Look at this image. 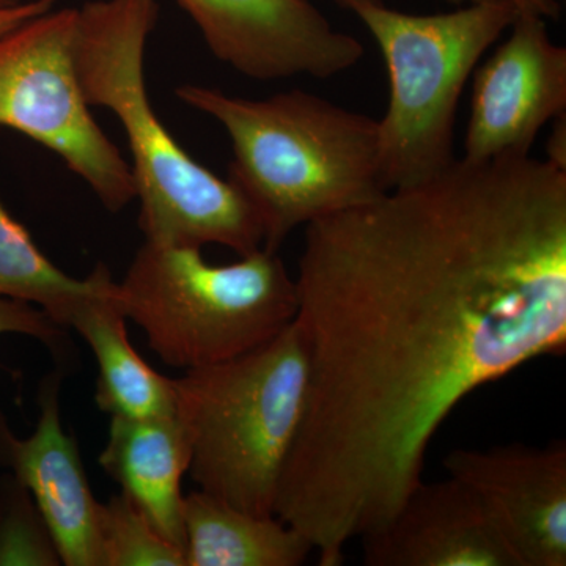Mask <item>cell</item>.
Segmentation results:
<instances>
[{"instance_id":"cell-16","label":"cell","mask_w":566,"mask_h":566,"mask_svg":"<svg viewBox=\"0 0 566 566\" xmlns=\"http://www.w3.org/2000/svg\"><path fill=\"white\" fill-rule=\"evenodd\" d=\"M117 285L104 264L85 279L63 273L0 202V296L36 305L62 326L71 307Z\"/></svg>"},{"instance_id":"cell-14","label":"cell","mask_w":566,"mask_h":566,"mask_svg":"<svg viewBox=\"0 0 566 566\" xmlns=\"http://www.w3.org/2000/svg\"><path fill=\"white\" fill-rule=\"evenodd\" d=\"M91 346L98 364L95 400L112 417H174V379L159 375L137 354L126 333V315L114 292L88 297L62 318Z\"/></svg>"},{"instance_id":"cell-7","label":"cell","mask_w":566,"mask_h":566,"mask_svg":"<svg viewBox=\"0 0 566 566\" xmlns=\"http://www.w3.org/2000/svg\"><path fill=\"white\" fill-rule=\"evenodd\" d=\"M77 9H52L0 33V126L57 155L99 202L136 200L132 166L93 118L76 66Z\"/></svg>"},{"instance_id":"cell-8","label":"cell","mask_w":566,"mask_h":566,"mask_svg":"<svg viewBox=\"0 0 566 566\" xmlns=\"http://www.w3.org/2000/svg\"><path fill=\"white\" fill-rule=\"evenodd\" d=\"M219 61L255 81L329 80L364 57L308 0H177Z\"/></svg>"},{"instance_id":"cell-24","label":"cell","mask_w":566,"mask_h":566,"mask_svg":"<svg viewBox=\"0 0 566 566\" xmlns=\"http://www.w3.org/2000/svg\"><path fill=\"white\" fill-rule=\"evenodd\" d=\"M6 2H20V0H6Z\"/></svg>"},{"instance_id":"cell-1","label":"cell","mask_w":566,"mask_h":566,"mask_svg":"<svg viewBox=\"0 0 566 566\" xmlns=\"http://www.w3.org/2000/svg\"><path fill=\"white\" fill-rule=\"evenodd\" d=\"M308 389L274 513L318 554L385 527L480 387L566 349V170L455 159L305 226Z\"/></svg>"},{"instance_id":"cell-21","label":"cell","mask_w":566,"mask_h":566,"mask_svg":"<svg viewBox=\"0 0 566 566\" xmlns=\"http://www.w3.org/2000/svg\"><path fill=\"white\" fill-rule=\"evenodd\" d=\"M553 132L546 144V161L566 170V114L554 118Z\"/></svg>"},{"instance_id":"cell-4","label":"cell","mask_w":566,"mask_h":566,"mask_svg":"<svg viewBox=\"0 0 566 566\" xmlns=\"http://www.w3.org/2000/svg\"><path fill=\"white\" fill-rule=\"evenodd\" d=\"M174 387L175 417L191 449L188 474L199 490L274 516L307 400V352L296 322L243 356L186 370Z\"/></svg>"},{"instance_id":"cell-2","label":"cell","mask_w":566,"mask_h":566,"mask_svg":"<svg viewBox=\"0 0 566 566\" xmlns=\"http://www.w3.org/2000/svg\"><path fill=\"white\" fill-rule=\"evenodd\" d=\"M158 14V0H93L77 9L82 92L91 106L111 111L126 134L147 243L216 244L249 255L263 248L252 205L181 147L148 96L145 50Z\"/></svg>"},{"instance_id":"cell-3","label":"cell","mask_w":566,"mask_h":566,"mask_svg":"<svg viewBox=\"0 0 566 566\" xmlns=\"http://www.w3.org/2000/svg\"><path fill=\"white\" fill-rule=\"evenodd\" d=\"M175 95L229 134V180L259 216L266 251L279 252L297 227L386 192L378 120L368 115L301 88L248 99L188 84Z\"/></svg>"},{"instance_id":"cell-9","label":"cell","mask_w":566,"mask_h":566,"mask_svg":"<svg viewBox=\"0 0 566 566\" xmlns=\"http://www.w3.org/2000/svg\"><path fill=\"white\" fill-rule=\"evenodd\" d=\"M504 43L474 71L465 161L531 155L539 132L566 111V50L546 20L520 13Z\"/></svg>"},{"instance_id":"cell-18","label":"cell","mask_w":566,"mask_h":566,"mask_svg":"<svg viewBox=\"0 0 566 566\" xmlns=\"http://www.w3.org/2000/svg\"><path fill=\"white\" fill-rule=\"evenodd\" d=\"M61 554L28 488L0 479V566H59Z\"/></svg>"},{"instance_id":"cell-5","label":"cell","mask_w":566,"mask_h":566,"mask_svg":"<svg viewBox=\"0 0 566 566\" xmlns=\"http://www.w3.org/2000/svg\"><path fill=\"white\" fill-rule=\"evenodd\" d=\"M126 319L170 367L226 363L277 337L297 314L296 281L266 249L211 264L202 249L147 243L118 282Z\"/></svg>"},{"instance_id":"cell-22","label":"cell","mask_w":566,"mask_h":566,"mask_svg":"<svg viewBox=\"0 0 566 566\" xmlns=\"http://www.w3.org/2000/svg\"><path fill=\"white\" fill-rule=\"evenodd\" d=\"M520 13L535 14L543 20H557L560 14L558 0H510Z\"/></svg>"},{"instance_id":"cell-15","label":"cell","mask_w":566,"mask_h":566,"mask_svg":"<svg viewBox=\"0 0 566 566\" xmlns=\"http://www.w3.org/2000/svg\"><path fill=\"white\" fill-rule=\"evenodd\" d=\"M186 566H300L314 553L277 516H259L197 490L185 495Z\"/></svg>"},{"instance_id":"cell-25","label":"cell","mask_w":566,"mask_h":566,"mask_svg":"<svg viewBox=\"0 0 566 566\" xmlns=\"http://www.w3.org/2000/svg\"><path fill=\"white\" fill-rule=\"evenodd\" d=\"M2 3H11V2H6V0H0V6H2Z\"/></svg>"},{"instance_id":"cell-11","label":"cell","mask_w":566,"mask_h":566,"mask_svg":"<svg viewBox=\"0 0 566 566\" xmlns=\"http://www.w3.org/2000/svg\"><path fill=\"white\" fill-rule=\"evenodd\" d=\"M360 539L367 566H521L485 499L452 475L420 482L385 527Z\"/></svg>"},{"instance_id":"cell-23","label":"cell","mask_w":566,"mask_h":566,"mask_svg":"<svg viewBox=\"0 0 566 566\" xmlns=\"http://www.w3.org/2000/svg\"><path fill=\"white\" fill-rule=\"evenodd\" d=\"M338 3L344 2V0H337ZM447 2L455 3V6H463V3L476 2V0H447Z\"/></svg>"},{"instance_id":"cell-19","label":"cell","mask_w":566,"mask_h":566,"mask_svg":"<svg viewBox=\"0 0 566 566\" xmlns=\"http://www.w3.org/2000/svg\"><path fill=\"white\" fill-rule=\"evenodd\" d=\"M6 334L28 335L54 354L65 353L66 334L61 324L36 305L0 296V335ZM0 419H3L2 412Z\"/></svg>"},{"instance_id":"cell-17","label":"cell","mask_w":566,"mask_h":566,"mask_svg":"<svg viewBox=\"0 0 566 566\" xmlns=\"http://www.w3.org/2000/svg\"><path fill=\"white\" fill-rule=\"evenodd\" d=\"M98 538L103 566H186L185 549L122 491L99 504Z\"/></svg>"},{"instance_id":"cell-10","label":"cell","mask_w":566,"mask_h":566,"mask_svg":"<svg viewBox=\"0 0 566 566\" xmlns=\"http://www.w3.org/2000/svg\"><path fill=\"white\" fill-rule=\"evenodd\" d=\"M449 474L485 499L521 566L566 565V442L458 449Z\"/></svg>"},{"instance_id":"cell-20","label":"cell","mask_w":566,"mask_h":566,"mask_svg":"<svg viewBox=\"0 0 566 566\" xmlns=\"http://www.w3.org/2000/svg\"><path fill=\"white\" fill-rule=\"evenodd\" d=\"M55 9V0H20L0 6V33Z\"/></svg>"},{"instance_id":"cell-12","label":"cell","mask_w":566,"mask_h":566,"mask_svg":"<svg viewBox=\"0 0 566 566\" xmlns=\"http://www.w3.org/2000/svg\"><path fill=\"white\" fill-rule=\"evenodd\" d=\"M62 375L51 374L40 387L35 431L20 439L0 419V463L28 488L50 527L62 565L103 566L96 501L76 439L62 427Z\"/></svg>"},{"instance_id":"cell-6","label":"cell","mask_w":566,"mask_h":566,"mask_svg":"<svg viewBox=\"0 0 566 566\" xmlns=\"http://www.w3.org/2000/svg\"><path fill=\"white\" fill-rule=\"evenodd\" d=\"M374 35L389 73L390 98L378 120L386 191L431 180L455 161L458 104L485 52L512 28L510 0H476L436 14L389 9L381 0H344Z\"/></svg>"},{"instance_id":"cell-13","label":"cell","mask_w":566,"mask_h":566,"mask_svg":"<svg viewBox=\"0 0 566 566\" xmlns=\"http://www.w3.org/2000/svg\"><path fill=\"white\" fill-rule=\"evenodd\" d=\"M98 463L155 527L185 549L181 483L191 449L177 417H112Z\"/></svg>"}]
</instances>
